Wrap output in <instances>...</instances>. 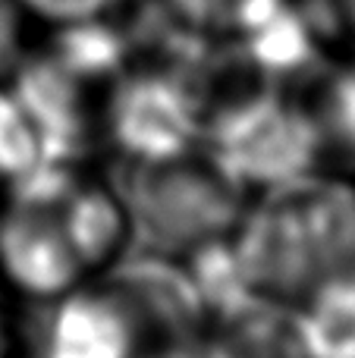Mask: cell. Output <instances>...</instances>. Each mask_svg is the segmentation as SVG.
I'll return each mask as SVG.
<instances>
[{"label": "cell", "mask_w": 355, "mask_h": 358, "mask_svg": "<svg viewBox=\"0 0 355 358\" xmlns=\"http://www.w3.org/2000/svg\"><path fill=\"white\" fill-rule=\"evenodd\" d=\"M0 358H3V327H0Z\"/></svg>", "instance_id": "obj_19"}, {"label": "cell", "mask_w": 355, "mask_h": 358, "mask_svg": "<svg viewBox=\"0 0 355 358\" xmlns=\"http://www.w3.org/2000/svg\"><path fill=\"white\" fill-rule=\"evenodd\" d=\"M293 315L305 358H355V271L314 286Z\"/></svg>", "instance_id": "obj_10"}, {"label": "cell", "mask_w": 355, "mask_h": 358, "mask_svg": "<svg viewBox=\"0 0 355 358\" xmlns=\"http://www.w3.org/2000/svg\"><path fill=\"white\" fill-rule=\"evenodd\" d=\"M63 201L10 198L0 217V271L19 292L38 302L75 289L85 271L63 229Z\"/></svg>", "instance_id": "obj_6"}, {"label": "cell", "mask_w": 355, "mask_h": 358, "mask_svg": "<svg viewBox=\"0 0 355 358\" xmlns=\"http://www.w3.org/2000/svg\"><path fill=\"white\" fill-rule=\"evenodd\" d=\"M113 192L129 214L136 248L170 258L224 239L242 220L245 192L208 155L205 161L192 155L157 164L126 161Z\"/></svg>", "instance_id": "obj_2"}, {"label": "cell", "mask_w": 355, "mask_h": 358, "mask_svg": "<svg viewBox=\"0 0 355 358\" xmlns=\"http://www.w3.org/2000/svg\"><path fill=\"white\" fill-rule=\"evenodd\" d=\"M289 0H167V13L180 29L201 38H242Z\"/></svg>", "instance_id": "obj_12"}, {"label": "cell", "mask_w": 355, "mask_h": 358, "mask_svg": "<svg viewBox=\"0 0 355 358\" xmlns=\"http://www.w3.org/2000/svg\"><path fill=\"white\" fill-rule=\"evenodd\" d=\"M57 29H60V35L50 48V57L66 73H73L82 85L119 76L129 63V41L117 29L104 25V16L57 25Z\"/></svg>", "instance_id": "obj_11"}, {"label": "cell", "mask_w": 355, "mask_h": 358, "mask_svg": "<svg viewBox=\"0 0 355 358\" xmlns=\"http://www.w3.org/2000/svg\"><path fill=\"white\" fill-rule=\"evenodd\" d=\"M29 16H38L44 22L69 25V22H85V19H101L119 6L123 0H16Z\"/></svg>", "instance_id": "obj_15"}, {"label": "cell", "mask_w": 355, "mask_h": 358, "mask_svg": "<svg viewBox=\"0 0 355 358\" xmlns=\"http://www.w3.org/2000/svg\"><path fill=\"white\" fill-rule=\"evenodd\" d=\"M38 164H44V151L35 126L16 94L10 88H0V179L13 182Z\"/></svg>", "instance_id": "obj_13"}, {"label": "cell", "mask_w": 355, "mask_h": 358, "mask_svg": "<svg viewBox=\"0 0 355 358\" xmlns=\"http://www.w3.org/2000/svg\"><path fill=\"white\" fill-rule=\"evenodd\" d=\"M132 315L110 289H69L50 299L31 358H142Z\"/></svg>", "instance_id": "obj_7"}, {"label": "cell", "mask_w": 355, "mask_h": 358, "mask_svg": "<svg viewBox=\"0 0 355 358\" xmlns=\"http://www.w3.org/2000/svg\"><path fill=\"white\" fill-rule=\"evenodd\" d=\"M13 94L38 132L44 161L73 164L88 142V117L82 104V82L54 57H29L13 73Z\"/></svg>", "instance_id": "obj_8"}, {"label": "cell", "mask_w": 355, "mask_h": 358, "mask_svg": "<svg viewBox=\"0 0 355 358\" xmlns=\"http://www.w3.org/2000/svg\"><path fill=\"white\" fill-rule=\"evenodd\" d=\"M201 138L208 157L242 192H268L314 173L327 145L318 117L264 88L205 113Z\"/></svg>", "instance_id": "obj_3"}, {"label": "cell", "mask_w": 355, "mask_h": 358, "mask_svg": "<svg viewBox=\"0 0 355 358\" xmlns=\"http://www.w3.org/2000/svg\"><path fill=\"white\" fill-rule=\"evenodd\" d=\"M107 129L126 161L157 164L192 155L205 129L195 85L180 69H142L117 82Z\"/></svg>", "instance_id": "obj_4"}, {"label": "cell", "mask_w": 355, "mask_h": 358, "mask_svg": "<svg viewBox=\"0 0 355 358\" xmlns=\"http://www.w3.org/2000/svg\"><path fill=\"white\" fill-rule=\"evenodd\" d=\"M29 13L16 0H0V79L16 73V66L25 60L22 41V19Z\"/></svg>", "instance_id": "obj_16"}, {"label": "cell", "mask_w": 355, "mask_h": 358, "mask_svg": "<svg viewBox=\"0 0 355 358\" xmlns=\"http://www.w3.org/2000/svg\"><path fill=\"white\" fill-rule=\"evenodd\" d=\"M107 289L126 305L145 340H164V349H180L195 343L208 324V311L192 277L176 258L136 248L119 255L107 273Z\"/></svg>", "instance_id": "obj_5"}, {"label": "cell", "mask_w": 355, "mask_h": 358, "mask_svg": "<svg viewBox=\"0 0 355 358\" xmlns=\"http://www.w3.org/2000/svg\"><path fill=\"white\" fill-rule=\"evenodd\" d=\"M63 229L82 267H110L123 255L129 233V214L113 189L82 185L63 201Z\"/></svg>", "instance_id": "obj_9"}, {"label": "cell", "mask_w": 355, "mask_h": 358, "mask_svg": "<svg viewBox=\"0 0 355 358\" xmlns=\"http://www.w3.org/2000/svg\"><path fill=\"white\" fill-rule=\"evenodd\" d=\"M318 120L324 126L327 142L343 145L346 151L355 155V66L331 79Z\"/></svg>", "instance_id": "obj_14"}, {"label": "cell", "mask_w": 355, "mask_h": 358, "mask_svg": "<svg viewBox=\"0 0 355 358\" xmlns=\"http://www.w3.org/2000/svg\"><path fill=\"white\" fill-rule=\"evenodd\" d=\"M327 13H331V25L355 41V0H327Z\"/></svg>", "instance_id": "obj_18"}, {"label": "cell", "mask_w": 355, "mask_h": 358, "mask_svg": "<svg viewBox=\"0 0 355 358\" xmlns=\"http://www.w3.org/2000/svg\"><path fill=\"white\" fill-rule=\"evenodd\" d=\"M233 242L258 296L299 305L324 280L355 271V189L314 173L268 189Z\"/></svg>", "instance_id": "obj_1"}, {"label": "cell", "mask_w": 355, "mask_h": 358, "mask_svg": "<svg viewBox=\"0 0 355 358\" xmlns=\"http://www.w3.org/2000/svg\"><path fill=\"white\" fill-rule=\"evenodd\" d=\"M145 358H233V355L226 352L220 343H214V346H198V343H189V346L167 349V352H154V355H145Z\"/></svg>", "instance_id": "obj_17"}]
</instances>
